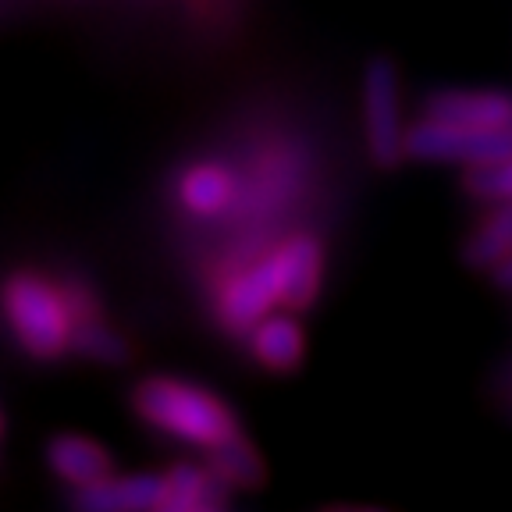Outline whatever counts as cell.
<instances>
[{"mask_svg": "<svg viewBox=\"0 0 512 512\" xmlns=\"http://www.w3.org/2000/svg\"><path fill=\"white\" fill-rule=\"evenodd\" d=\"M324 249L313 235H292L264 260L242 267L217 288V324L232 335H249L256 320L274 310H306L320 292Z\"/></svg>", "mask_w": 512, "mask_h": 512, "instance_id": "6da1fadb", "label": "cell"}, {"mask_svg": "<svg viewBox=\"0 0 512 512\" xmlns=\"http://www.w3.org/2000/svg\"><path fill=\"white\" fill-rule=\"evenodd\" d=\"M0 324L32 363L75 356V310L64 278L40 267H15L0 278Z\"/></svg>", "mask_w": 512, "mask_h": 512, "instance_id": "7a4b0ae2", "label": "cell"}, {"mask_svg": "<svg viewBox=\"0 0 512 512\" xmlns=\"http://www.w3.org/2000/svg\"><path fill=\"white\" fill-rule=\"evenodd\" d=\"M128 406L139 424H146L150 431L178 445L203 448V452L242 434L239 416L221 395L210 392L207 384L185 381L175 374L139 377L128 392Z\"/></svg>", "mask_w": 512, "mask_h": 512, "instance_id": "3957f363", "label": "cell"}, {"mask_svg": "<svg viewBox=\"0 0 512 512\" xmlns=\"http://www.w3.org/2000/svg\"><path fill=\"white\" fill-rule=\"evenodd\" d=\"M406 132L399 68L388 57H370L363 68V136H367L370 160L381 171H392L402 160H409Z\"/></svg>", "mask_w": 512, "mask_h": 512, "instance_id": "277c9868", "label": "cell"}, {"mask_svg": "<svg viewBox=\"0 0 512 512\" xmlns=\"http://www.w3.org/2000/svg\"><path fill=\"white\" fill-rule=\"evenodd\" d=\"M512 153V128H470L456 121L427 118L409 125L406 132V157L409 160H434V164H488V160L509 157Z\"/></svg>", "mask_w": 512, "mask_h": 512, "instance_id": "5b68a950", "label": "cell"}, {"mask_svg": "<svg viewBox=\"0 0 512 512\" xmlns=\"http://www.w3.org/2000/svg\"><path fill=\"white\" fill-rule=\"evenodd\" d=\"M72 505L82 512H164L168 473H118L72 491Z\"/></svg>", "mask_w": 512, "mask_h": 512, "instance_id": "8992f818", "label": "cell"}, {"mask_svg": "<svg viewBox=\"0 0 512 512\" xmlns=\"http://www.w3.org/2000/svg\"><path fill=\"white\" fill-rule=\"evenodd\" d=\"M43 463L54 473L61 484H68L72 491L89 488L96 480H104L114 473V456L111 448L100 445L89 434H54L43 445Z\"/></svg>", "mask_w": 512, "mask_h": 512, "instance_id": "52a82bcc", "label": "cell"}, {"mask_svg": "<svg viewBox=\"0 0 512 512\" xmlns=\"http://www.w3.org/2000/svg\"><path fill=\"white\" fill-rule=\"evenodd\" d=\"M246 349L253 363H260L271 374H292L306 356L303 324L292 317V310H274L264 320H256L246 335Z\"/></svg>", "mask_w": 512, "mask_h": 512, "instance_id": "ba28073f", "label": "cell"}, {"mask_svg": "<svg viewBox=\"0 0 512 512\" xmlns=\"http://www.w3.org/2000/svg\"><path fill=\"white\" fill-rule=\"evenodd\" d=\"M424 114L470 128H512V96L495 89H441L424 100Z\"/></svg>", "mask_w": 512, "mask_h": 512, "instance_id": "9c48e42d", "label": "cell"}, {"mask_svg": "<svg viewBox=\"0 0 512 512\" xmlns=\"http://www.w3.org/2000/svg\"><path fill=\"white\" fill-rule=\"evenodd\" d=\"M175 200L196 221L221 217L235 203V175L224 168L221 160H196L178 175Z\"/></svg>", "mask_w": 512, "mask_h": 512, "instance_id": "30bf717a", "label": "cell"}, {"mask_svg": "<svg viewBox=\"0 0 512 512\" xmlns=\"http://www.w3.org/2000/svg\"><path fill=\"white\" fill-rule=\"evenodd\" d=\"M168 505L164 512H217L232 502V488L207 463L168 466Z\"/></svg>", "mask_w": 512, "mask_h": 512, "instance_id": "8fae6325", "label": "cell"}, {"mask_svg": "<svg viewBox=\"0 0 512 512\" xmlns=\"http://www.w3.org/2000/svg\"><path fill=\"white\" fill-rule=\"evenodd\" d=\"M505 256H512V200L495 203V210L473 228L463 246V260L477 271H491Z\"/></svg>", "mask_w": 512, "mask_h": 512, "instance_id": "7c38bea8", "label": "cell"}, {"mask_svg": "<svg viewBox=\"0 0 512 512\" xmlns=\"http://www.w3.org/2000/svg\"><path fill=\"white\" fill-rule=\"evenodd\" d=\"M207 466L232 491H253V488L264 484V463H260V452H256L242 434H235V438L224 441V445L210 448Z\"/></svg>", "mask_w": 512, "mask_h": 512, "instance_id": "4fadbf2b", "label": "cell"}, {"mask_svg": "<svg viewBox=\"0 0 512 512\" xmlns=\"http://www.w3.org/2000/svg\"><path fill=\"white\" fill-rule=\"evenodd\" d=\"M75 356H82L89 363H100V367H121V363H128L132 349H128V338L114 324H107L104 317L79 328V335H75Z\"/></svg>", "mask_w": 512, "mask_h": 512, "instance_id": "5bb4252c", "label": "cell"}, {"mask_svg": "<svg viewBox=\"0 0 512 512\" xmlns=\"http://www.w3.org/2000/svg\"><path fill=\"white\" fill-rule=\"evenodd\" d=\"M466 192L473 200L484 203H505L512 200V153L509 157L488 160V164H477L466 175Z\"/></svg>", "mask_w": 512, "mask_h": 512, "instance_id": "9a60e30c", "label": "cell"}, {"mask_svg": "<svg viewBox=\"0 0 512 512\" xmlns=\"http://www.w3.org/2000/svg\"><path fill=\"white\" fill-rule=\"evenodd\" d=\"M491 278H495V285L502 288V292H512V256H505L502 264L491 267Z\"/></svg>", "mask_w": 512, "mask_h": 512, "instance_id": "2e32d148", "label": "cell"}, {"mask_svg": "<svg viewBox=\"0 0 512 512\" xmlns=\"http://www.w3.org/2000/svg\"><path fill=\"white\" fill-rule=\"evenodd\" d=\"M0 441H4V413H0Z\"/></svg>", "mask_w": 512, "mask_h": 512, "instance_id": "e0dca14e", "label": "cell"}]
</instances>
